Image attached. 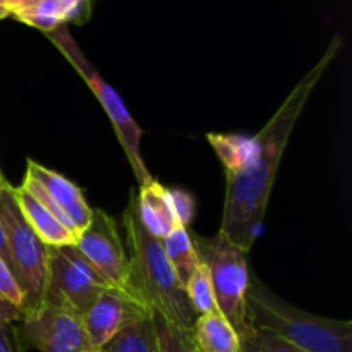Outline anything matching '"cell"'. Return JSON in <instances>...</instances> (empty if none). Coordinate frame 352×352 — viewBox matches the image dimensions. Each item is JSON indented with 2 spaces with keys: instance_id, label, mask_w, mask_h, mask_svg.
Wrapping results in <instances>:
<instances>
[{
  "instance_id": "cell-5",
  "label": "cell",
  "mask_w": 352,
  "mask_h": 352,
  "mask_svg": "<svg viewBox=\"0 0 352 352\" xmlns=\"http://www.w3.org/2000/svg\"><path fill=\"white\" fill-rule=\"evenodd\" d=\"M47 38L64 55L65 60L74 67V71L85 79V82L91 89L93 95L102 103L103 110L109 116L113 131H116L117 138H119L120 146H122L124 153H126L127 160H129L131 168H133L134 175H136V181L140 184V188L153 181L143 157H141V138H143V131H141V127L138 126L134 117L129 113V110H127L126 103L120 98L119 93L89 64L88 58L85 57L82 50L79 48L78 41L69 33L67 28H58V30L48 33Z\"/></svg>"
},
{
  "instance_id": "cell-26",
  "label": "cell",
  "mask_w": 352,
  "mask_h": 352,
  "mask_svg": "<svg viewBox=\"0 0 352 352\" xmlns=\"http://www.w3.org/2000/svg\"><path fill=\"white\" fill-rule=\"evenodd\" d=\"M7 16H10L9 3H7V0H0V19H6Z\"/></svg>"
},
{
  "instance_id": "cell-21",
  "label": "cell",
  "mask_w": 352,
  "mask_h": 352,
  "mask_svg": "<svg viewBox=\"0 0 352 352\" xmlns=\"http://www.w3.org/2000/svg\"><path fill=\"white\" fill-rule=\"evenodd\" d=\"M23 315L17 308L6 301H0V352H23L17 339L16 322H21Z\"/></svg>"
},
{
  "instance_id": "cell-8",
  "label": "cell",
  "mask_w": 352,
  "mask_h": 352,
  "mask_svg": "<svg viewBox=\"0 0 352 352\" xmlns=\"http://www.w3.org/2000/svg\"><path fill=\"white\" fill-rule=\"evenodd\" d=\"M17 339L23 352H95L86 336L82 316L65 306L47 301L23 315L17 327Z\"/></svg>"
},
{
  "instance_id": "cell-10",
  "label": "cell",
  "mask_w": 352,
  "mask_h": 352,
  "mask_svg": "<svg viewBox=\"0 0 352 352\" xmlns=\"http://www.w3.org/2000/svg\"><path fill=\"white\" fill-rule=\"evenodd\" d=\"M74 246L107 278L110 285L129 291L127 258L116 220L109 213L102 208H93L91 220L78 234Z\"/></svg>"
},
{
  "instance_id": "cell-17",
  "label": "cell",
  "mask_w": 352,
  "mask_h": 352,
  "mask_svg": "<svg viewBox=\"0 0 352 352\" xmlns=\"http://www.w3.org/2000/svg\"><path fill=\"white\" fill-rule=\"evenodd\" d=\"M95 352H158L157 333H155L151 315L120 330L105 346Z\"/></svg>"
},
{
  "instance_id": "cell-15",
  "label": "cell",
  "mask_w": 352,
  "mask_h": 352,
  "mask_svg": "<svg viewBox=\"0 0 352 352\" xmlns=\"http://www.w3.org/2000/svg\"><path fill=\"white\" fill-rule=\"evenodd\" d=\"M191 337L196 352H243L239 333L220 313L198 316Z\"/></svg>"
},
{
  "instance_id": "cell-13",
  "label": "cell",
  "mask_w": 352,
  "mask_h": 352,
  "mask_svg": "<svg viewBox=\"0 0 352 352\" xmlns=\"http://www.w3.org/2000/svg\"><path fill=\"white\" fill-rule=\"evenodd\" d=\"M136 208L144 229L157 239L162 241L177 227H182L175 215L168 188L155 179L140 188L136 195Z\"/></svg>"
},
{
  "instance_id": "cell-7",
  "label": "cell",
  "mask_w": 352,
  "mask_h": 352,
  "mask_svg": "<svg viewBox=\"0 0 352 352\" xmlns=\"http://www.w3.org/2000/svg\"><path fill=\"white\" fill-rule=\"evenodd\" d=\"M109 287L112 285L76 250L74 244L48 246L47 289L43 301L65 306L82 316Z\"/></svg>"
},
{
  "instance_id": "cell-1",
  "label": "cell",
  "mask_w": 352,
  "mask_h": 352,
  "mask_svg": "<svg viewBox=\"0 0 352 352\" xmlns=\"http://www.w3.org/2000/svg\"><path fill=\"white\" fill-rule=\"evenodd\" d=\"M342 38L336 34L320 60L299 79L275 116L263 129L251 138V155L248 164L237 174L227 177L220 234L248 253L263 230L265 213L270 201L272 188L278 164L287 148L294 126L311 98L320 79L339 55Z\"/></svg>"
},
{
  "instance_id": "cell-23",
  "label": "cell",
  "mask_w": 352,
  "mask_h": 352,
  "mask_svg": "<svg viewBox=\"0 0 352 352\" xmlns=\"http://www.w3.org/2000/svg\"><path fill=\"white\" fill-rule=\"evenodd\" d=\"M0 301L9 302V305H12L14 308L23 311V302H24L23 291H21L12 270H10L9 265L3 261L2 256H0ZM21 315H23V313H21Z\"/></svg>"
},
{
  "instance_id": "cell-25",
  "label": "cell",
  "mask_w": 352,
  "mask_h": 352,
  "mask_svg": "<svg viewBox=\"0 0 352 352\" xmlns=\"http://www.w3.org/2000/svg\"><path fill=\"white\" fill-rule=\"evenodd\" d=\"M0 256L3 258L7 265L10 268V256H9V248H7V239H6V230H3L2 222H0Z\"/></svg>"
},
{
  "instance_id": "cell-22",
  "label": "cell",
  "mask_w": 352,
  "mask_h": 352,
  "mask_svg": "<svg viewBox=\"0 0 352 352\" xmlns=\"http://www.w3.org/2000/svg\"><path fill=\"white\" fill-rule=\"evenodd\" d=\"M243 352H308L278 339L267 330H254L253 336L243 342Z\"/></svg>"
},
{
  "instance_id": "cell-24",
  "label": "cell",
  "mask_w": 352,
  "mask_h": 352,
  "mask_svg": "<svg viewBox=\"0 0 352 352\" xmlns=\"http://www.w3.org/2000/svg\"><path fill=\"white\" fill-rule=\"evenodd\" d=\"M168 195H170L172 205H174L175 215H177L179 223L186 229H189V223L195 219L196 203L189 192L182 191V189H170L168 188Z\"/></svg>"
},
{
  "instance_id": "cell-2",
  "label": "cell",
  "mask_w": 352,
  "mask_h": 352,
  "mask_svg": "<svg viewBox=\"0 0 352 352\" xmlns=\"http://www.w3.org/2000/svg\"><path fill=\"white\" fill-rule=\"evenodd\" d=\"M124 226L131 258L127 260V287L151 311L184 330H192L198 315L192 311L184 287L179 284L162 241L151 236L141 223L136 208V195L131 192L124 212Z\"/></svg>"
},
{
  "instance_id": "cell-9",
  "label": "cell",
  "mask_w": 352,
  "mask_h": 352,
  "mask_svg": "<svg viewBox=\"0 0 352 352\" xmlns=\"http://www.w3.org/2000/svg\"><path fill=\"white\" fill-rule=\"evenodd\" d=\"M21 186L54 213L76 237L91 220L93 208L86 203L81 189L38 162L28 160L26 177Z\"/></svg>"
},
{
  "instance_id": "cell-16",
  "label": "cell",
  "mask_w": 352,
  "mask_h": 352,
  "mask_svg": "<svg viewBox=\"0 0 352 352\" xmlns=\"http://www.w3.org/2000/svg\"><path fill=\"white\" fill-rule=\"evenodd\" d=\"M162 246H164L165 256H167L179 284L186 287L196 268L201 265L198 251L192 243L191 232L186 227H177L174 232L162 239Z\"/></svg>"
},
{
  "instance_id": "cell-20",
  "label": "cell",
  "mask_w": 352,
  "mask_h": 352,
  "mask_svg": "<svg viewBox=\"0 0 352 352\" xmlns=\"http://www.w3.org/2000/svg\"><path fill=\"white\" fill-rule=\"evenodd\" d=\"M155 333H157L158 352H196L191 330H184L165 320L158 313L151 311Z\"/></svg>"
},
{
  "instance_id": "cell-19",
  "label": "cell",
  "mask_w": 352,
  "mask_h": 352,
  "mask_svg": "<svg viewBox=\"0 0 352 352\" xmlns=\"http://www.w3.org/2000/svg\"><path fill=\"white\" fill-rule=\"evenodd\" d=\"M184 292L188 296V301L191 305L192 311L198 316L219 313L215 294H213L212 280H210L208 270H206V267L203 263L196 268L192 277L189 278V282L184 287Z\"/></svg>"
},
{
  "instance_id": "cell-18",
  "label": "cell",
  "mask_w": 352,
  "mask_h": 352,
  "mask_svg": "<svg viewBox=\"0 0 352 352\" xmlns=\"http://www.w3.org/2000/svg\"><path fill=\"white\" fill-rule=\"evenodd\" d=\"M208 141L226 167V175L237 174L251 155V138L239 134H208Z\"/></svg>"
},
{
  "instance_id": "cell-4",
  "label": "cell",
  "mask_w": 352,
  "mask_h": 352,
  "mask_svg": "<svg viewBox=\"0 0 352 352\" xmlns=\"http://www.w3.org/2000/svg\"><path fill=\"white\" fill-rule=\"evenodd\" d=\"M201 263L208 270L219 313L236 329L241 342L253 336L248 320L246 292L250 285V268L246 253L223 234L210 239H192Z\"/></svg>"
},
{
  "instance_id": "cell-3",
  "label": "cell",
  "mask_w": 352,
  "mask_h": 352,
  "mask_svg": "<svg viewBox=\"0 0 352 352\" xmlns=\"http://www.w3.org/2000/svg\"><path fill=\"white\" fill-rule=\"evenodd\" d=\"M246 308L253 330H267L299 349L352 352V322L302 311L275 296L256 277H250Z\"/></svg>"
},
{
  "instance_id": "cell-11",
  "label": "cell",
  "mask_w": 352,
  "mask_h": 352,
  "mask_svg": "<svg viewBox=\"0 0 352 352\" xmlns=\"http://www.w3.org/2000/svg\"><path fill=\"white\" fill-rule=\"evenodd\" d=\"M151 315V309L127 289L109 287L82 315L86 336L93 349L105 346L120 330L141 322Z\"/></svg>"
},
{
  "instance_id": "cell-27",
  "label": "cell",
  "mask_w": 352,
  "mask_h": 352,
  "mask_svg": "<svg viewBox=\"0 0 352 352\" xmlns=\"http://www.w3.org/2000/svg\"><path fill=\"white\" fill-rule=\"evenodd\" d=\"M7 184H9V182H7L6 179H3L2 172H0V195H2V192H3V189L7 188Z\"/></svg>"
},
{
  "instance_id": "cell-6",
  "label": "cell",
  "mask_w": 352,
  "mask_h": 352,
  "mask_svg": "<svg viewBox=\"0 0 352 352\" xmlns=\"http://www.w3.org/2000/svg\"><path fill=\"white\" fill-rule=\"evenodd\" d=\"M0 222L6 230L10 256V270L23 291V315H28L41 305L47 289L48 246L28 226L7 184L0 195Z\"/></svg>"
},
{
  "instance_id": "cell-14",
  "label": "cell",
  "mask_w": 352,
  "mask_h": 352,
  "mask_svg": "<svg viewBox=\"0 0 352 352\" xmlns=\"http://www.w3.org/2000/svg\"><path fill=\"white\" fill-rule=\"evenodd\" d=\"M12 195L23 213L28 226L34 230L38 237L47 246H69L76 243V236L54 215L48 212L31 192L23 186H12Z\"/></svg>"
},
{
  "instance_id": "cell-12",
  "label": "cell",
  "mask_w": 352,
  "mask_h": 352,
  "mask_svg": "<svg viewBox=\"0 0 352 352\" xmlns=\"http://www.w3.org/2000/svg\"><path fill=\"white\" fill-rule=\"evenodd\" d=\"M10 16L45 34L67 23L82 24L91 17L88 0H7Z\"/></svg>"
}]
</instances>
